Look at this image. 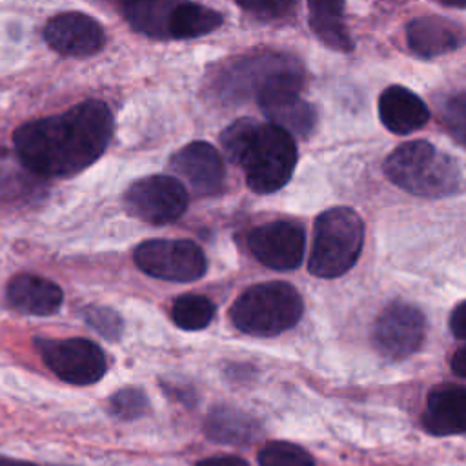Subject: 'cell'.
<instances>
[{
  "mask_svg": "<svg viewBox=\"0 0 466 466\" xmlns=\"http://www.w3.org/2000/svg\"><path fill=\"white\" fill-rule=\"evenodd\" d=\"M113 137V115L102 100L36 118L15 129L13 144L22 166L36 177H71L96 162Z\"/></svg>",
  "mask_w": 466,
  "mask_h": 466,
  "instance_id": "cell-1",
  "label": "cell"
},
{
  "mask_svg": "<svg viewBox=\"0 0 466 466\" xmlns=\"http://www.w3.org/2000/svg\"><path fill=\"white\" fill-rule=\"evenodd\" d=\"M220 144L228 158L244 169L246 184L255 193H273L293 175L295 138L273 124L238 118L222 131Z\"/></svg>",
  "mask_w": 466,
  "mask_h": 466,
  "instance_id": "cell-2",
  "label": "cell"
},
{
  "mask_svg": "<svg viewBox=\"0 0 466 466\" xmlns=\"http://www.w3.org/2000/svg\"><path fill=\"white\" fill-rule=\"evenodd\" d=\"M384 175L402 191L426 198L455 195L462 187V171L455 157L428 140H410L384 160Z\"/></svg>",
  "mask_w": 466,
  "mask_h": 466,
  "instance_id": "cell-3",
  "label": "cell"
},
{
  "mask_svg": "<svg viewBox=\"0 0 466 466\" xmlns=\"http://www.w3.org/2000/svg\"><path fill=\"white\" fill-rule=\"evenodd\" d=\"M364 246V222L351 208H329L315 218L308 260L311 275L337 279L351 269Z\"/></svg>",
  "mask_w": 466,
  "mask_h": 466,
  "instance_id": "cell-4",
  "label": "cell"
},
{
  "mask_svg": "<svg viewBox=\"0 0 466 466\" xmlns=\"http://www.w3.org/2000/svg\"><path fill=\"white\" fill-rule=\"evenodd\" d=\"M302 315L299 291L280 280L248 288L231 306L233 326L248 335L271 337L293 328Z\"/></svg>",
  "mask_w": 466,
  "mask_h": 466,
  "instance_id": "cell-5",
  "label": "cell"
},
{
  "mask_svg": "<svg viewBox=\"0 0 466 466\" xmlns=\"http://www.w3.org/2000/svg\"><path fill=\"white\" fill-rule=\"evenodd\" d=\"M304 75L299 64L289 62L264 78L257 89V102L269 124L291 137H309L315 124V107L300 96Z\"/></svg>",
  "mask_w": 466,
  "mask_h": 466,
  "instance_id": "cell-6",
  "label": "cell"
},
{
  "mask_svg": "<svg viewBox=\"0 0 466 466\" xmlns=\"http://www.w3.org/2000/svg\"><path fill=\"white\" fill-rule=\"evenodd\" d=\"M135 264L149 277L169 282H191L206 273L204 251L186 238H151L133 251Z\"/></svg>",
  "mask_w": 466,
  "mask_h": 466,
  "instance_id": "cell-7",
  "label": "cell"
},
{
  "mask_svg": "<svg viewBox=\"0 0 466 466\" xmlns=\"http://www.w3.org/2000/svg\"><path fill=\"white\" fill-rule=\"evenodd\" d=\"M35 346L46 366L75 386L95 384L107 370L100 346L89 339H35Z\"/></svg>",
  "mask_w": 466,
  "mask_h": 466,
  "instance_id": "cell-8",
  "label": "cell"
},
{
  "mask_svg": "<svg viewBox=\"0 0 466 466\" xmlns=\"http://www.w3.org/2000/svg\"><path fill=\"white\" fill-rule=\"evenodd\" d=\"M124 204L131 217L153 226H162L177 220L186 211L187 191L175 177L149 175L127 187Z\"/></svg>",
  "mask_w": 466,
  "mask_h": 466,
  "instance_id": "cell-9",
  "label": "cell"
},
{
  "mask_svg": "<svg viewBox=\"0 0 466 466\" xmlns=\"http://www.w3.org/2000/svg\"><path fill=\"white\" fill-rule=\"evenodd\" d=\"M426 335V320L419 308L395 300L388 304L373 324V346L386 359H406L415 353Z\"/></svg>",
  "mask_w": 466,
  "mask_h": 466,
  "instance_id": "cell-10",
  "label": "cell"
},
{
  "mask_svg": "<svg viewBox=\"0 0 466 466\" xmlns=\"http://www.w3.org/2000/svg\"><path fill=\"white\" fill-rule=\"evenodd\" d=\"M248 248L260 264L277 271H289L302 264L306 233L297 222L277 220L251 229Z\"/></svg>",
  "mask_w": 466,
  "mask_h": 466,
  "instance_id": "cell-11",
  "label": "cell"
},
{
  "mask_svg": "<svg viewBox=\"0 0 466 466\" xmlns=\"http://www.w3.org/2000/svg\"><path fill=\"white\" fill-rule=\"evenodd\" d=\"M44 38L51 49L64 56H91L106 44L102 25L89 15L66 11L53 18L44 27Z\"/></svg>",
  "mask_w": 466,
  "mask_h": 466,
  "instance_id": "cell-12",
  "label": "cell"
},
{
  "mask_svg": "<svg viewBox=\"0 0 466 466\" xmlns=\"http://www.w3.org/2000/svg\"><path fill=\"white\" fill-rule=\"evenodd\" d=\"M171 167L197 195H217L224 186L222 157L208 142L195 140L178 149L171 157Z\"/></svg>",
  "mask_w": 466,
  "mask_h": 466,
  "instance_id": "cell-13",
  "label": "cell"
},
{
  "mask_svg": "<svg viewBox=\"0 0 466 466\" xmlns=\"http://www.w3.org/2000/svg\"><path fill=\"white\" fill-rule=\"evenodd\" d=\"M9 308L24 315L47 317L60 309L64 293L58 284L33 273H18L5 286Z\"/></svg>",
  "mask_w": 466,
  "mask_h": 466,
  "instance_id": "cell-14",
  "label": "cell"
},
{
  "mask_svg": "<svg viewBox=\"0 0 466 466\" xmlns=\"http://www.w3.org/2000/svg\"><path fill=\"white\" fill-rule=\"evenodd\" d=\"M406 44L420 58L446 55L462 46V29L437 15L417 16L406 25Z\"/></svg>",
  "mask_w": 466,
  "mask_h": 466,
  "instance_id": "cell-15",
  "label": "cell"
},
{
  "mask_svg": "<svg viewBox=\"0 0 466 466\" xmlns=\"http://www.w3.org/2000/svg\"><path fill=\"white\" fill-rule=\"evenodd\" d=\"M377 106L380 122L395 135H410L430 120V109L424 100L402 86L386 87Z\"/></svg>",
  "mask_w": 466,
  "mask_h": 466,
  "instance_id": "cell-16",
  "label": "cell"
},
{
  "mask_svg": "<svg viewBox=\"0 0 466 466\" xmlns=\"http://www.w3.org/2000/svg\"><path fill=\"white\" fill-rule=\"evenodd\" d=\"M422 426L437 437L461 435L466 430V390L462 386H437L428 395Z\"/></svg>",
  "mask_w": 466,
  "mask_h": 466,
  "instance_id": "cell-17",
  "label": "cell"
},
{
  "mask_svg": "<svg viewBox=\"0 0 466 466\" xmlns=\"http://www.w3.org/2000/svg\"><path fill=\"white\" fill-rule=\"evenodd\" d=\"M308 7L309 27L315 36L329 49L350 53L353 40L342 18L344 0H308Z\"/></svg>",
  "mask_w": 466,
  "mask_h": 466,
  "instance_id": "cell-18",
  "label": "cell"
},
{
  "mask_svg": "<svg viewBox=\"0 0 466 466\" xmlns=\"http://www.w3.org/2000/svg\"><path fill=\"white\" fill-rule=\"evenodd\" d=\"M180 2L184 0H120V5L135 31L151 38H169V18Z\"/></svg>",
  "mask_w": 466,
  "mask_h": 466,
  "instance_id": "cell-19",
  "label": "cell"
},
{
  "mask_svg": "<svg viewBox=\"0 0 466 466\" xmlns=\"http://www.w3.org/2000/svg\"><path fill=\"white\" fill-rule=\"evenodd\" d=\"M222 25V15L208 5L184 0L169 18V38H197Z\"/></svg>",
  "mask_w": 466,
  "mask_h": 466,
  "instance_id": "cell-20",
  "label": "cell"
},
{
  "mask_svg": "<svg viewBox=\"0 0 466 466\" xmlns=\"http://www.w3.org/2000/svg\"><path fill=\"white\" fill-rule=\"evenodd\" d=\"M206 431L220 442H244L253 439L255 422L237 410H215L208 417Z\"/></svg>",
  "mask_w": 466,
  "mask_h": 466,
  "instance_id": "cell-21",
  "label": "cell"
},
{
  "mask_svg": "<svg viewBox=\"0 0 466 466\" xmlns=\"http://www.w3.org/2000/svg\"><path fill=\"white\" fill-rule=\"evenodd\" d=\"M213 315L215 304L208 297L197 293L180 295L178 299H175L171 306L173 322L186 331L204 329L211 322Z\"/></svg>",
  "mask_w": 466,
  "mask_h": 466,
  "instance_id": "cell-22",
  "label": "cell"
},
{
  "mask_svg": "<svg viewBox=\"0 0 466 466\" xmlns=\"http://www.w3.org/2000/svg\"><path fill=\"white\" fill-rule=\"evenodd\" d=\"M260 466H315L313 459L302 448L291 442H269L258 453Z\"/></svg>",
  "mask_w": 466,
  "mask_h": 466,
  "instance_id": "cell-23",
  "label": "cell"
},
{
  "mask_svg": "<svg viewBox=\"0 0 466 466\" xmlns=\"http://www.w3.org/2000/svg\"><path fill=\"white\" fill-rule=\"evenodd\" d=\"M84 320L86 324L100 333L107 340H116L122 335V319L120 315L106 306H87L84 311Z\"/></svg>",
  "mask_w": 466,
  "mask_h": 466,
  "instance_id": "cell-24",
  "label": "cell"
},
{
  "mask_svg": "<svg viewBox=\"0 0 466 466\" xmlns=\"http://www.w3.org/2000/svg\"><path fill=\"white\" fill-rule=\"evenodd\" d=\"M146 408H147V399L137 388L118 390L109 399L111 413L122 420H133L142 417L146 413Z\"/></svg>",
  "mask_w": 466,
  "mask_h": 466,
  "instance_id": "cell-25",
  "label": "cell"
},
{
  "mask_svg": "<svg viewBox=\"0 0 466 466\" xmlns=\"http://www.w3.org/2000/svg\"><path fill=\"white\" fill-rule=\"evenodd\" d=\"M299 0H237V4L260 18H282L288 16Z\"/></svg>",
  "mask_w": 466,
  "mask_h": 466,
  "instance_id": "cell-26",
  "label": "cell"
},
{
  "mask_svg": "<svg viewBox=\"0 0 466 466\" xmlns=\"http://www.w3.org/2000/svg\"><path fill=\"white\" fill-rule=\"evenodd\" d=\"M444 122L450 133L455 137L459 144L464 142L466 133V96L464 93H457L444 106Z\"/></svg>",
  "mask_w": 466,
  "mask_h": 466,
  "instance_id": "cell-27",
  "label": "cell"
},
{
  "mask_svg": "<svg viewBox=\"0 0 466 466\" xmlns=\"http://www.w3.org/2000/svg\"><path fill=\"white\" fill-rule=\"evenodd\" d=\"M450 329H451V333L459 340L466 339V302L464 300H461L455 306V309L451 311V315H450Z\"/></svg>",
  "mask_w": 466,
  "mask_h": 466,
  "instance_id": "cell-28",
  "label": "cell"
},
{
  "mask_svg": "<svg viewBox=\"0 0 466 466\" xmlns=\"http://www.w3.org/2000/svg\"><path fill=\"white\" fill-rule=\"evenodd\" d=\"M197 466H248L242 459L238 457H231V455H224V457H209L204 459L200 462H197Z\"/></svg>",
  "mask_w": 466,
  "mask_h": 466,
  "instance_id": "cell-29",
  "label": "cell"
},
{
  "mask_svg": "<svg viewBox=\"0 0 466 466\" xmlns=\"http://www.w3.org/2000/svg\"><path fill=\"white\" fill-rule=\"evenodd\" d=\"M451 370L455 371L457 377L464 379L466 377V348H459L455 355L451 357Z\"/></svg>",
  "mask_w": 466,
  "mask_h": 466,
  "instance_id": "cell-30",
  "label": "cell"
},
{
  "mask_svg": "<svg viewBox=\"0 0 466 466\" xmlns=\"http://www.w3.org/2000/svg\"><path fill=\"white\" fill-rule=\"evenodd\" d=\"M0 466H36V464L27 462V461H16V459H9V457L0 455Z\"/></svg>",
  "mask_w": 466,
  "mask_h": 466,
  "instance_id": "cell-31",
  "label": "cell"
},
{
  "mask_svg": "<svg viewBox=\"0 0 466 466\" xmlns=\"http://www.w3.org/2000/svg\"><path fill=\"white\" fill-rule=\"evenodd\" d=\"M439 2L444 5H450V7H457V9L466 7V0H439Z\"/></svg>",
  "mask_w": 466,
  "mask_h": 466,
  "instance_id": "cell-32",
  "label": "cell"
}]
</instances>
